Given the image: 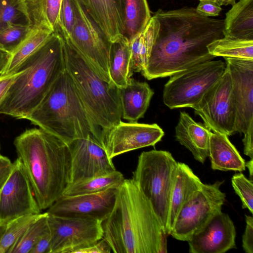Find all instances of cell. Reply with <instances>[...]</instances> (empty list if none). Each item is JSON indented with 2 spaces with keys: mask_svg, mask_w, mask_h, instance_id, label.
<instances>
[{
  "mask_svg": "<svg viewBox=\"0 0 253 253\" xmlns=\"http://www.w3.org/2000/svg\"><path fill=\"white\" fill-rule=\"evenodd\" d=\"M209 157L213 170L242 172L245 170V161L228 136L211 132Z\"/></svg>",
  "mask_w": 253,
  "mask_h": 253,
  "instance_id": "23",
  "label": "cell"
},
{
  "mask_svg": "<svg viewBox=\"0 0 253 253\" xmlns=\"http://www.w3.org/2000/svg\"><path fill=\"white\" fill-rule=\"evenodd\" d=\"M7 222L0 221V242L7 226Z\"/></svg>",
  "mask_w": 253,
  "mask_h": 253,
  "instance_id": "48",
  "label": "cell"
},
{
  "mask_svg": "<svg viewBox=\"0 0 253 253\" xmlns=\"http://www.w3.org/2000/svg\"><path fill=\"white\" fill-rule=\"evenodd\" d=\"M236 0H217V2L220 6L233 5Z\"/></svg>",
  "mask_w": 253,
  "mask_h": 253,
  "instance_id": "47",
  "label": "cell"
},
{
  "mask_svg": "<svg viewBox=\"0 0 253 253\" xmlns=\"http://www.w3.org/2000/svg\"><path fill=\"white\" fill-rule=\"evenodd\" d=\"M225 59L232 80L235 131L244 134V153L253 159V59Z\"/></svg>",
  "mask_w": 253,
  "mask_h": 253,
  "instance_id": "10",
  "label": "cell"
},
{
  "mask_svg": "<svg viewBox=\"0 0 253 253\" xmlns=\"http://www.w3.org/2000/svg\"><path fill=\"white\" fill-rule=\"evenodd\" d=\"M110 245L103 239L90 246L79 249L75 253H110Z\"/></svg>",
  "mask_w": 253,
  "mask_h": 253,
  "instance_id": "42",
  "label": "cell"
},
{
  "mask_svg": "<svg viewBox=\"0 0 253 253\" xmlns=\"http://www.w3.org/2000/svg\"><path fill=\"white\" fill-rule=\"evenodd\" d=\"M37 28L31 26H11L0 31V50L10 54Z\"/></svg>",
  "mask_w": 253,
  "mask_h": 253,
  "instance_id": "34",
  "label": "cell"
},
{
  "mask_svg": "<svg viewBox=\"0 0 253 253\" xmlns=\"http://www.w3.org/2000/svg\"><path fill=\"white\" fill-rule=\"evenodd\" d=\"M192 108L213 132L228 136L236 132L232 80L226 67L220 79Z\"/></svg>",
  "mask_w": 253,
  "mask_h": 253,
  "instance_id": "12",
  "label": "cell"
},
{
  "mask_svg": "<svg viewBox=\"0 0 253 253\" xmlns=\"http://www.w3.org/2000/svg\"><path fill=\"white\" fill-rule=\"evenodd\" d=\"M20 0L25 7L32 27L35 28L48 27L43 15V0Z\"/></svg>",
  "mask_w": 253,
  "mask_h": 253,
  "instance_id": "37",
  "label": "cell"
},
{
  "mask_svg": "<svg viewBox=\"0 0 253 253\" xmlns=\"http://www.w3.org/2000/svg\"><path fill=\"white\" fill-rule=\"evenodd\" d=\"M207 48L215 57L253 59V40L223 36L208 44Z\"/></svg>",
  "mask_w": 253,
  "mask_h": 253,
  "instance_id": "30",
  "label": "cell"
},
{
  "mask_svg": "<svg viewBox=\"0 0 253 253\" xmlns=\"http://www.w3.org/2000/svg\"><path fill=\"white\" fill-rule=\"evenodd\" d=\"M51 236L49 230L35 244L30 253H50Z\"/></svg>",
  "mask_w": 253,
  "mask_h": 253,
  "instance_id": "41",
  "label": "cell"
},
{
  "mask_svg": "<svg viewBox=\"0 0 253 253\" xmlns=\"http://www.w3.org/2000/svg\"><path fill=\"white\" fill-rule=\"evenodd\" d=\"M202 184L199 178L187 165L178 162L169 202L166 228L167 235H170L176 216L181 207Z\"/></svg>",
  "mask_w": 253,
  "mask_h": 253,
  "instance_id": "21",
  "label": "cell"
},
{
  "mask_svg": "<svg viewBox=\"0 0 253 253\" xmlns=\"http://www.w3.org/2000/svg\"><path fill=\"white\" fill-rule=\"evenodd\" d=\"M101 223L102 239L114 253L167 252L164 228L132 179H125L119 187L113 208Z\"/></svg>",
  "mask_w": 253,
  "mask_h": 253,
  "instance_id": "2",
  "label": "cell"
},
{
  "mask_svg": "<svg viewBox=\"0 0 253 253\" xmlns=\"http://www.w3.org/2000/svg\"><path fill=\"white\" fill-rule=\"evenodd\" d=\"M51 236L50 253H75L102 239V221L48 213Z\"/></svg>",
  "mask_w": 253,
  "mask_h": 253,
  "instance_id": "13",
  "label": "cell"
},
{
  "mask_svg": "<svg viewBox=\"0 0 253 253\" xmlns=\"http://www.w3.org/2000/svg\"><path fill=\"white\" fill-rule=\"evenodd\" d=\"M233 188L239 196L242 208L247 209L253 212V182L247 178L241 172L233 175L231 178Z\"/></svg>",
  "mask_w": 253,
  "mask_h": 253,
  "instance_id": "36",
  "label": "cell"
},
{
  "mask_svg": "<svg viewBox=\"0 0 253 253\" xmlns=\"http://www.w3.org/2000/svg\"><path fill=\"white\" fill-rule=\"evenodd\" d=\"M65 70L64 40L53 32L17 69L18 74L0 105V114L27 119Z\"/></svg>",
  "mask_w": 253,
  "mask_h": 253,
  "instance_id": "4",
  "label": "cell"
},
{
  "mask_svg": "<svg viewBox=\"0 0 253 253\" xmlns=\"http://www.w3.org/2000/svg\"><path fill=\"white\" fill-rule=\"evenodd\" d=\"M62 0H43V15L45 22L54 32L56 29Z\"/></svg>",
  "mask_w": 253,
  "mask_h": 253,
  "instance_id": "38",
  "label": "cell"
},
{
  "mask_svg": "<svg viewBox=\"0 0 253 253\" xmlns=\"http://www.w3.org/2000/svg\"><path fill=\"white\" fill-rule=\"evenodd\" d=\"M177 165L169 151H144L138 157L131 178L150 202L165 233Z\"/></svg>",
  "mask_w": 253,
  "mask_h": 253,
  "instance_id": "7",
  "label": "cell"
},
{
  "mask_svg": "<svg viewBox=\"0 0 253 253\" xmlns=\"http://www.w3.org/2000/svg\"><path fill=\"white\" fill-rule=\"evenodd\" d=\"M18 74V72L17 71L9 76L0 77V105Z\"/></svg>",
  "mask_w": 253,
  "mask_h": 253,
  "instance_id": "44",
  "label": "cell"
},
{
  "mask_svg": "<svg viewBox=\"0 0 253 253\" xmlns=\"http://www.w3.org/2000/svg\"><path fill=\"white\" fill-rule=\"evenodd\" d=\"M211 132L205 125L195 122L186 112H180L175 128L176 140L191 152L196 160L202 164L209 157Z\"/></svg>",
  "mask_w": 253,
  "mask_h": 253,
  "instance_id": "20",
  "label": "cell"
},
{
  "mask_svg": "<svg viewBox=\"0 0 253 253\" xmlns=\"http://www.w3.org/2000/svg\"><path fill=\"white\" fill-rule=\"evenodd\" d=\"M246 226L242 236V247L246 253H253V218L245 215Z\"/></svg>",
  "mask_w": 253,
  "mask_h": 253,
  "instance_id": "40",
  "label": "cell"
},
{
  "mask_svg": "<svg viewBox=\"0 0 253 253\" xmlns=\"http://www.w3.org/2000/svg\"><path fill=\"white\" fill-rule=\"evenodd\" d=\"M195 9L198 13L208 17L218 16L222 10L217 2L211 0H200Z\"/></svg>",
  "mask_w": 253,
  "mask_h": 253,
  "instance_id": "39",
  "label": "cell"
},
{
  "mask_svg": "<svg viewBox=\"0 0 253 253\" xmlns=\"http://www.w3.org/2000/svg\"><path fill=\"white\" fill-rule=\"evenodd\" d=\"M31 183L21 161L13 163L10 174L0 190V221L41 213Z\"/></svg>",
  "mask_w": 253,
  "mask_h": 253,
  "instance_id": "14",
  "label": "cell"
},
{
  "mask_svg": "<svg viewBox=\"0 0 253 253\" xmlns=\"http://www.w3.org/2000/svg\"><path fill=\"white\" fill-rule=\"evenodd\" d=\"M74 0L76 21L70 36L65 39L69 42L101 78L109 82V57L112 42L80 0Z\"/></svg>",
  "mask_w": 253,
  "mask_h": 253,
  "instance_id": "9",
  "label": "cell"
},
{
  "mask_svg": "<svg viewBox=\"0 0 253 253\" xmlns=\"http://www.w3.org/2000/svg\"><path fill=\"white\" fill-rule=\"evenodd\" d=\"M164 135L163 130L157 124L121 121L107 134L104 147L109 158L113 159L127 152L154 146Z\"/></svg>",
  "mask_w": 253,
  "mask_h": 253,
  "instance_id": "17",
  "label": "cell"
},
{
  "mask_svg": "<svg viewBox=\"0 0 253 253\" xmlns=\"http://www.w3.org/2000/svg\"><path fill=\"white\" fill-rule=\"evenodd\" d=\"M159 28L145 69L147 80L170 77L215 57L208 44L224 36V21L198 13L193 7L158 10Z\"/></svg>",
  "mask_w": 253,
  "mask_h": 253,
  "instance_id": "1",
  "label": "cell"
},
{
  "mask_svg": "<svg viewBox=\"0 0 253 253\" xmlns=\"http://www.w3.org/2000/svg\"><path fill=\"white\" fill-rule=\"evenodd\" d=\"M27 119L67 144L77 138L93 136L84 107L66 70Z\"/></svg>",
  "mask_w": 253,
  "mask_h": 253,
  "instance_id": "6",
  "label": "cell"
},
{
  "mask_svg": "<svg viewBox=\"0 0 253 253\" xmlns=\"http://www.w3.org/2000/svg\"><path fill=\"white\" fill-rule=\"evenodd\" d=\"M224 21V36L253 40V0L235 3Z\"/></svg>",
  "mask_w": 253,
  "mask_h": 253,
  "instance_id": "25",
  "label": "cell"
},
{
  "mask_svg": "<svg viewBox=\"0 0 253 253\" xmlns=\"http://www.w3.org/2000/svg\"><path fill=\"white\" fill-rule=\"evenodd\" d=\"M124 34L129 41L141 33L151 15L147 0H123Z\"/></svg>",
  "mask_w": 253,
  "mask_h": 253,
  "instance_id": "27",
  "label": "cell"
},
{
  "mask_svg": "<svg viewBox=\"0 0 253 253\" xmlns=\"http://www.w3.org/2000/svg\"><path fill=\"white\" fill-rule=\"evenodd\" d=\"M158 28V21L153 15L144 29L129 41L133 72H141L146 67Z\"/></svg>",
  "mask_w": 253,
  "mask_h": 253,
  "instance_id": "26",
  "label": "cell"
},
{
  "mask_svg": "<svg viewBox=\"0 0 253 253\" xmlns=\"http://www.w3.org/2000/svg\"><path fill=\"white\" fill-rule=\"evenodd\" d=\"M125 178L117 170L110 173L94 176L72 183L62 196H71L103 191L110 188H119Z\"/></svg>",
  "mask_w": 253,
  "mask_h": 253,
  "instance_id": "28",
  "label": "cell"
},
{
  "mask_svg": "<svg viewBox=\"0 0 253 253\" xmlns=\"http://www.w3.org/2000/svg\"><path fill=\"white\" fill-rule=\"evenodd\" d=\"M63 39L66 70L84 107L92 133L104 146L108 132L122 121L119 89L101 78L69 42Z\"/></svg>",
  "mask_w": 253,
  "mask_h": 253,
  "instance_id": "5",
  "label": "cell"
},
{
  "mask_svg": "<svg viewBox=\"0 0 253 253\" xmlns=\"http://www.w3.org/2000/svg\"><path fill=\"white\" fill-rule=\"evenodd\" d=\"M211 0L216 1L217 0Z\"/></svg>",
  "mask_w": 253,
  "mask_h": 253,
  "instance_id": "49",
  "label": "cell"
},
{
  "mask_svg": "<svg viewBox=\"0 0 253 253\" xmlns=\"http://www.w3.org/2000/svg\"><path fill=\"white\" fill-rule=\"evenodd\" d=\"M223 181L203 183L201 188L179 211L170 235L177 240L187 241L190 237L216 212L221 211L226 195L220 189Z\"/></svg>",
  "mask_w": 253,
  "mask_h": 253,
  "instance_id": "11",
  "label": "cell"
},
{
  "mask_svg": "<svg viewBox=\"0 0 253 253\" xmlns=\"http://www.w3.org/2000/svg\"><path fill=\"white\" fill-rule=\"evenodd\" d=\"M119 89L122 118L129 122H137L147 111L154 93L153 90L146 82L131 78L125 86Z\"/></svg>",
  "mask_w": 253,
  "mask_h": 253,
  "instance_id": "22",
  "label": "cell"
},
{
  "mask_svg": "<svg viewBox=\"0 0 253 253\" xmlns=\"http://www.w3.org/2000/svg\"><path fill=\"white\" fill-rule=\"evenodd\" d=\"M245 166L249 169L250 177L252 178L253 175V159H251L249 161L245 163Z\"/></svg>",
  "mask_w": 253,
  "mask_h": 253,
  "instance_id": "46",
  "label": "cell"
},
{
  "mask_svg": "<svg viewBox=\"0 0 253 253\" xmlns=\"http://www.w3.org/2000/svg\"><path fill=\"white\" fill-rule=\"evenodd\" d=\"M53 32L48 27L36 29L13 52L0 77L15 74L18 67L29 56L37 50Z\"/></svg>",
  "mask_w": 253,
  "mask_h": 253,
  "instance_id": "29",
  "label": "cell"
},
{
  "mask_svg": "<svg viewBox=\"0 0 253 253\" xmlns=\"http://www.w3.org/2000/svg\"><path fill=\"white\" fill-rule=\"evenodd\" d=\"M67 145L71 157V183L116 170L105 148L93 136L74 139Z\"/></svg>",
  "mask_w": 253,
  "mask_h": 253,
  "instance_id": "16",
  "label": "cell"
},
{
  "mask_svg": "<svg viewBox=\"0 0 253 253\" xmlns=\"http://www.w3.org/2000/svg\"><path fill=\"white\" fill-rule=\"evenodd\" d=\"M79 0L112 42L123 36V0Z\"/></svg>",
  "mask_w": 253,
  "mask_h": 253,
  "instance_id": "19",
  "label": "cell"
},
{
  "mask_svg": "<svg viewBox=\"0 0 253 253\" xmlns=\"http://www.w3.org/2000/svg\"><path fill=\"white\" fill-rule=\"evenodd\" d=\"M12 167L13 163L7 157L0 154V190L9 177Z\"/></svg>",
  "mask_w": 253,
  "mask_h": 253,
  "instance_id": "43",
  "label": "cell"
},
{
  "mask_svg": "<svg viewBox=\"0 0 253 253\" xmlns=\"http://www.w3.org/2000/svg\"><path fill=\"white\" fill-rule=\"evenodd\" d=\"M119 188H110L95 193L61 196L47 209L46 212L56 216L102 221L113 208Z\"/></svg>",
  "mask_w": 253,
  "mask_h": 253,
  "instance_id": "15",
  "label": "cell"
},
{
  "mask_svg": "<svg viewBox=\"0 0 253 253\" xmlns=\"http://www.w3.org/2000/svg\"><path fill=\"white\" fill-rule=\"evenodd\" d=\"M10 55V54L0 50V77L6 67Z\"/></svg>",
  "mask_w": 253,
  "mask_h": 253,
  "instance_id": "45",
  "label": "cell"
},
{
  "mask_svg": "<svg viewBox=\"0 0 253 253\" xmlns=\"http://www.w3.org/2000/svg\"><path fill=\"white\" fill-rule=\"evenodd\" d=\"M31 26V22L20 0H0V31L11 26Z\"/></svg>",
  "mask_w": 253,
  "mask_h": 253,
  "instance_id": "32",
  "label": "cell"
},
{
  "mask_svg": "<svg viewBox=\"0 0 253 253\" xmlns=\"http://www.w3.org/2000/svg\"><path fill=\"white\" fill-rule=\"evenodd\" d=\"M14 144L39 208L48 209L71 183L67 144L40 128H33L16 137Z\"/></svg>",
  "mask_w": 253,
  "mask_h": 253,
  "instance_id": "3",
  "label": "cell"
},
{
  "mask_svg": "<svg viewBox=\"0 0 253 253\" xmlns=\"http://www.w3.org/2000/svg\"><path fill=\"white\" fill-rule=\"evenodd\" d=\"M48 213L44 212L24 232L10 253H30L41 236L49 230Z\"/></svg>",
  "mask_w": 253,
  "mask_h": 253,
  "instance_id": "33",
  "label": "cell"
},
{
  "mask_svg": "<svg viewBox=\"0 0 253 253\" xmlns=\"http://www.w3.org/2000/svg\"><path fill=\"white\" fill-rule=\"evenodd\" d=\"M225 68L226 63L211 60L172 75L164 86V103L170 109L192 108L220 79Z\"/></svg>",
  "mask_w": 253,
  "mask_h": 253,
  "instance_id": "8",
  "label": "cell"
},
{
  "mask_svg": "<svg viewBox=\"0 0 253 253\" xmlns=\"http://www.w3.org/2000/svg\"><path fill=\"white\" fill-rule=\"evenodd\" d=\"M109 74V83L119 88L125 86L133 74L129 41L124 36L112 42Z\"/></svg>",
  "mask_w": 253,
  "mask_h": 253,
  "instance_id": "24",
  "label": "cell"
},
{
  "mask_svg": "<svg viewBox=\"0 0 253 253\" xmlns=\"http://www.w3.org/2000/svg\"><path fill=\"white\" fill-rule=\"evenodd\" d=\"M76 21V11L74 0H62L58 25L54 32L59 34L63 38L70 36Z\"/></svg>",
  "mask_w": 253,
  "mask_h": 253,
  "instance_id": "35",
  "label": "cell"
},
{
  "mask_svg": "<svg viewBox=\"0 0 253 253\" xmlns=\"http://www.w3.org/2000/svg\"><path fill=\"white\" fill-rule=\"evenodd\" d=\"M42 214L40 213L25 215L8 221L0 242V253H10L29 226Z\"/></svg>",
  "mask_w": 253,
  "mask_h": 253,
  "instance_id": "31",
  "label": "cell"
},
{
  "mask_svg": "<svg viewBox=\"0 0 253 253\" xmlns=\"http://www.w3.org/2000/svg\"><path fill=\"white\" fill-rule=\"evenodd\" d=\"M236 229L222 211L214 214L187 241L191 253H224L236 248Z\"/></svg>",
  "mask_w": 253,
  "mask_h": 253,
  "instance_id": "18",
  "label": "cell"
}]
</instances>
